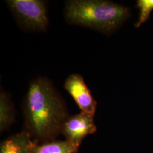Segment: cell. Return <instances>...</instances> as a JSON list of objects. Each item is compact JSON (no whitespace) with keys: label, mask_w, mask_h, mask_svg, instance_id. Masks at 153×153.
I'll return each mask as SVG.
<instances>
[{"label":"cell","mask_w":153,"mask_h":153,"mask_svg":"<svg viewBox=\"0 0 153 153\" xmlns=\"http://www.w3.org/2000/svg\"><path fill=\"white\" fill-rule=\"evenodd\" d=\"M26 130L36 141H53L69 117L65 102L48 78L30 82L23 103Z\"/></svg>","instance_id":"obj_1"},{"label":"cell","mask_w":153,"mask_h":153,"mask_svg":"<svg viewBox=\"0 0 153 153\" xmlns=\"http://www.w3.org/2000/svg\"><path fill=\"white\" fill-rule=\"evenodd\" d=\"M129 16L126 6L104 0H69L64 8L69 23L104 33L115 31Z\"/></svg>","instance_id":"obj_2"},{"label":"cell","mask_w":153,"mask_h":153,"mask_svg":"<svg viewBox=\"0 0 153 153\" xmlns=\"http://www.w3.org/2000/svg\"><path fill=\"white\" fill-rule=\"evenodd\" d=\"M18 26L29 31L44 32L49 25L47 3L42 0L6 1Z\"/></svg>","instance_id":"obj_3"},{"label":"cell","mask_w":153,"mask_h":153,"mask_svg":"<svg viewBox=\"0 0 153 153\" xmlns=\"http://www.w3.org/2000/svg\"><path fill=\"white\" fill-rule=\"evenodd\" d=\"M94 117V116L82 111L69 116L63 125L61 133L66 140L80 146L85 137L97 131Z\"/></svg>","instance_id":"obj_4"},{"label":"cell","mask_w":153,"mask_h":153,"mask_svg":"<svg viewBox=\"0 0 153 153\" xmlns=\"http://www.w3.org/2000/svg\"><path fill=\"white\" fill-rule=\"evenodd\" d=\"M64 88L81 111L95 115L97 103L81 74L75 73L69 76L64 83Z\"/></svg>","instance_id":"obj_5"},{"label":"cell","mask_w":153,"mask_h":153,"mask_svg":"<svg viewBox=\"0 0 153 153\" xmlns=\"http://www.w3.org/2000/svg\"><path fill=\"white\" fill-rule=\"evenodd\" d=\"M38 144L27 131L16 133L1 143L0 153H33Z\"/></svg>","instance_id":"obj_6"},{"label":"cell","mask_w":153,"mask_h":153,"mask_svg":"<svg viewBox=\"0 0 153 153\" xmlns=\"http://www.w3.org/2000/svg\"><path fill=\"white\" fill-rule=\"evenodd\" d=\"M79 146L69 141H51L37 144L33 153H77Z\"/></svg>","instance_id":"obj_7"},{"label":"cell","mask_w":153,"mask_h":153,"mask_svg":"<svg viewBox=\"0 0 153 153\" xmlns=\"http://www.w3.org/2000/svg\"><path fill=\"white\" fill-rule=\"evenodd\" d=\"M14 108L8 93L2 88L0 92V131H5L14 120Z\"/></svg>","instance_id":"obj_8"},{"label":"cell","mask_w":153,"mask_h":153,"mask_svg":"<svg viewBox=\"0 0 153 153\" xmlns=\"http://www.w3.org/2000/svg\"><path fill=\"white\" fill-rule=\"evenodd\" d=\"M137 4L140 13L138 20L135 24V27L139 28L148 20L151 12L153 10V0H138Z\"/></svg>","instance_id":"obj_9"}]
</instances>
